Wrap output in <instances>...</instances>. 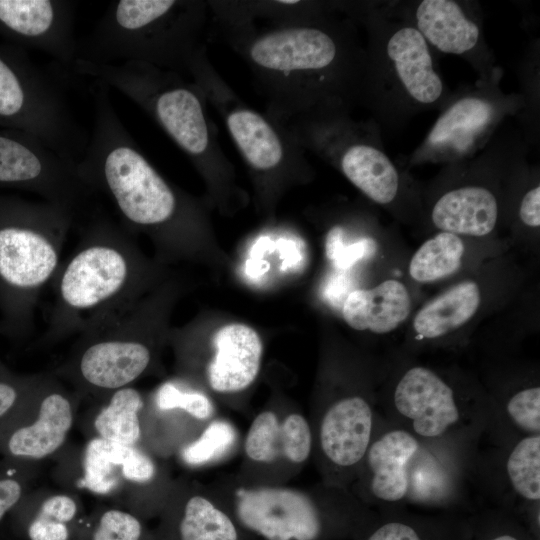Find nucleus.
<instances>
[{
    "label": "nucleus",
    "instance_id": "c85d7f7f",
    "mask_svg": "<svg viewBox=\"0 0 540 540\" xmlns=\"http://www.w3.org/2000/svg\"><path fill=\"white\" fill-rule=\"evenodd\" d=\"M418 31L438 50L462 54L479 38L477 25L466 18L460 6L450 0H424L416 10Z\"/></svg>",
    "mask_w": 540,
    "mask_h": 540
},
{
    "label": "nucleus",
    "instance_id": "58836bf2",
    "mask_svg": "<svg viewBox=\"0 0 540 540\" xmlns=\"http://www.w3.org/2000/svg\"><path fill=\"white\" fill-rule=\"evenodd\" d=\"M144 527L133 513L118 508L104 510L92 531L91 540H143Z\"/></svg>",
    "mask_w": 540,
    "mask_h": 540
},
{
    "label": "nucleus",
    "instance_id": "ea45409f",
    "mask_svg": "<svg viewBox=\"0 0 540 540\" xmlns=\"http://www.w3.org/2000/svg\"><path fill=\"white\" fill-rule=\"evenodd\" d=\"M376 245L371 238H364L346 245L343 228L334 226L327 235L326 255L337 268L347 269L357 261L372 256L376 251Z\"/></svg>",
    "mask_w": 540,
    "mask_h": 540
},
{
    "label": "nucleus",
    "instance_id": "412c9836",
    "mask_svg": "<svg viewBox=\"0 0 540 540\" xmlns=\"http://www.w3.org/2000/svg\"><path fill=\"white\" fill-rule=\"evenodd\" d=\"M411 299L405 285L386 280L372 289H357L348 294L342 315L353 329L384 334L397 328L409 315Z\"/></svg>",
    "mask_w": 540,
    "mask_h": 540
},
{
    "label": "nucleus",
    "instance_id": "9d476101",
    "mask_svg": "<svg viewBox=\"0 0 540 540\" xmlns=\"http://www.w3.org/2000/svg\"><path fill=\"white\" fill-rule=\"evenodd\" d=\"M384 419L433 443L477 445L490 417V406L462 402L435 371L409 368L397 381Z\"/></svg>",
    "mask_w": 540,
    "mask_h": 540
},
{
    "label": "nucleus",
    "instance_id": "72a5a7b5",
    "mask_svg": "<svg viewBox=\"0 0 540 540\" xmlns=\"http://www.w3.org/2000/svg\"><path fill=\"white\" fill-rule=\"evenodd\" d=\"M466 519L467 540L536 539V534L528 525L509 509L489 510Z\"/></svg>",
    "mask_w": 540,
    "mask_h": 540
},
{
    "label": "nucleus",
    "instance_id": "2eb2a0df",
    "mask_svg": "<svg viewBox=\"0 0 540 540\" xmlns=\"http://www.w3.org/2000/svg\"><path fill=\"white\" fill-rule=\"evenodd\" d=\"M478 445L420 441L409 468L404 506L453 513L472 480Z\"/></svg>",
    "mask_w": 540,
    "mask_h": 540
},
{
    "label": "nucleus",
    "instance_id": "e433bc0d",
    "mask_svg": "<svg viewBox=\"0 0 540 540\" xmlns=\"http://www.w3.org/2000/svg\"><path fill=\"white\" fill-rule=\"evenodd\" d=\"M37 464L2 457L0 459V522L31 491Z\"/></svg>",
    "mask_w": 540,
    "mask_h": 540
},
{
    "label": "nucleus",
    "instance_id": "4be33fe9",
    "mask_svg": "<svg viewBox=\"0 0 540 540\" xmlns=\"http://www.w3.org/2000/svg\"><path fill=\"white\" fill-rule=\"evenodd\" d=\"M387 54L413 99L429 104L440 97L442 81L433 69L427 42L416 28L397 30L388 41Z\"/></svg>",
    "mask_w": 540,
    "mask_h": 540
},
{
    "label": "nucleus",
    "instance_id": "a211bd4d",
    "mask_svg": "<svg viewBox=\"0 0 540 540\" xmlns=\"http://www.w3.org/2000/svg\"><path fill=\"white\" fill-rule=\"evenodd\" d=\"M380 415L361 395L330 403L320 417L318 446L325 462L340 474H357Z\"/></svg>",
    "mask_w": 540,
    "mask_h": 540
},
{
    "label": "nucleus",
    "instance_id": "473e14b6",
    "mask_svg": "<svg viewBox=\"0 0 540 540\" xmlns=\"http://www.w3.org/2000/svg\"><path fill=\"white\" fill-rule=\"evenodd\" d=\"M465 247L460 237L440 232L424 242L413 255L409 273L418 282H431L456 272Z\"/></svg>",
    "mask_w": 540,
    "mask_h": 540
},
{
    "label": "nucleus",
    "instance_id": "c756f323",
    "mask_svg": "<svg viewBox=\"0 0 540 540\" xmlns=\"http://www.w3.org/2000/svg\"><path fill=\"white\" fill-rule=\"evenodd\" d=\"M480 290L473 281L461 282L427 303L413 320L422 338L444 336L467 323L480 305Z\"/></svg>",
    "mask_w": 540,
    "mask_h": 540
},
{
    "label": "nucleus",
    "instance_id": "20e7f679",
    "mask_svg": "<svg viewBox=\"0 0 540 540\" xmlns=\"http://www.w3.org/2000/svg\"><path fill=\"white\" fill-rule=\"evenodd\" d=\"M209 20L207 1L119 0L78 43L77 59L140 62L187 75Z\"/></svg>",
    "mask_w": 540,
    "mask_h": 540
},
{
    "label": "nucleus",
    "instance_id": "393cba45",
    "mask_svg": "<svg viewBox=\"0 0 540 540\" xmlns=\"http://www.w3.org/2000/svg\"><path fill=\"white\" fill-rule=\"evenodd\" d=\"M145 406L142 393L132 386L118 389L97 400L87 421L89 438L128 446L141 445Z\"/></svg>",
    "mask_w": 540,
    "mask_h": 540
},
{
    "label": "nucleus",
    "instance_id": "7ed1b4c3",
    "mask_svg": "<svg viewBox=\"0 0 540 540\" xmlns=\"http://www.w3.org/2000/svg\"><path fill=\"white\" fill-rule=\"evenodd\" d=\"M143 277V261L126 233L95 222L51 283L45 341L79 335L125 310L138 301Z\"/></svg>",
    "mask_w": 540,
    "mask_h": 540
},
{
    "label": "nucleus",
    "instance_id": "f03ea898",
    "mask_svg": "<svg viewBox=\"0 0 540 540\" xmlns=\"http://www.w3.org/2000/svg\"><path fill=\"white\" fill-rule=\"evenodd\" d=\"M94 92V125L78 161L89 186L104 193L125 225L168 232L182 226L190 205L147 159L110 102L106 86Z\"/></svg>",
    "mask_w": 540,
    "mask_h": 540
},
{
    "label": "nucleus",
    "instance_id": "9b49d317",
    "mask_svg": "<svg viewBox=\"0 0 540 540\" xmlns=\"http://www.w3.org/2000/svg\"><path fill=\"white\" fill-rule=\"evenodd\" d=\"M0 120L78 161L87 141L56 84L23 57L0 51Z\"/></svg>",
    "mask_w": 540,
    "mask_h": 540
},
{
    "label": "nucleus",
    "instance_id": "f257e3e1",
    "mask_svg": "<svg viewBox=\"0 0 540 540\" xmlns=\"http://www.w3.org/2000/svg\"><path fill=\"white\" fill-rule=\"evenodd\" d=\"M319 20L264 28L238 14L213 20L218 34L247 64L266 112L278 120L335 112L349 87L348 47Z\"/></svg>",
    "mask_w": 540,
    "mask_h": 540
},
{
    "label": "nucleus",
    "instance_id": "b1692460",
    "mask_svg": "<svg viewBox=\"0 0 540 540\" xmlns=\"http://www.w3.org/2000/svg\"><path fill=\"white\" fill-rule=\"evenodd\" d=\"M163 540H239L235 519L207 497L193 494L170 505Z\"/></svg>",
    "mask_w": 540,
    "mask_h": 540
},
{
    "label": "nucleus",
    "instance_id": "0eeeda50",
    "mask_svg": "<svg viewBox=\"0 0 540 540\" xmlns=\"http://www.w3.org/2000/svg\"><path fill=\"white\" fill-rule=\"evenodd\" d=\"M72 215L45 200L0 204V281L15 292L25 311L61 265Z\"/></svg>",
    "mask_w": 540,
    "mask_h": 540
},
{
    "label": "nucleus",
    "instance_id": "cd10ccee",
    "mask_svg": "<svg viewBox=\"0 0 540 540\" xmlns=\"http://www.w3.org/2000/svg\"><path fill=\"white\" fill-rule=\"evenodd\" d=\"M338 163L346 178L373 201L387 204L395 198L399 176L381 150L363 142H352L341 147Z\"/></svg>",
    "mask_w": 540,
    "mask_h": 540
},
{
    "label": "nucleus",
    "instance_id": "39448f33",
    "mask_svg": "<svg viewBox=\"0 0 540 540\" xmlns=\"http://www.w3.org/2000/svg\"><path fill=\"white\" fill-rule=\"evenodd\" d=\"M75 73L111 87L145 111L208 178L231 174L207 101L191 79L140 62L97 64L76 59Z\"/></svg>",
    "mask_w": 540,
    "mask_h": 540
},
{
    "label": "nucleus",
    "instance_id": "4c0bfd02",
    "mask_svg": "<svg viewBox=\"0 0 540 540\" xmlns=\"http://www.w3.org/2000/svg\"><path fill=\"white\" fill-rule=\"evenodd\" d=\"M153 405L157 412L178 410L195 420H206L213 413V405L205 394L183 389L174 382L158 387Z\"/></svg>",
    "mask_w": 540,
    "mask_h": 540
},
{
    "label": "nucleus",
    "instance_id": "6ab92c4d",
    "mask_svg": "<svg viewBox=\"0 0 540 540\" xmlns=\"http://www.w3.org/2000/svg\"><path fill=\"white\" fill-rule=\"evenodd\" d=\"M215 354L206 368L212 390L228 394L242 391L256 379L263 347L258 333L248 325L227 324L213 337Z\"/></svg>",
    "mask_w": 540,
    "mask_h": 540
},
{
    "label": "nucleus",
    "instance_id": "dca6fc26",
    "mask_svg": "<svg viewBox=\"0 0 540 540\" xmlns=\"http://www.w3.org/2000/svg\"><path fill=\"white\" fill-rule=\"evenodd\" d=\"M74 7L64 0H0V31L72 68Z\"/></svg>",
    "mask_w": 540,
    "mask_h": 540
},
{
    "label": "nucleus",
    "instance_id": "a19ab883",
    "mask_svg": "<svg viewBox=\"0 0 540 540\" xmlns=\"http://www.w3.org/2000/svg\"><path fill=\"white\" fill-rule=\"evenodd\" d=\"M519 216L522 222L530 227L540 225V187L528 191L520 205Z\"/></svg>",
    "mask_w": 540,
    "mask_h": 540
},
{
    "label": "nucleus",
    "instance_id": "aec40b11",
    "mask_svg": "<svg viewBox=\"0 0 540 540\" xmlns=\"http://www.w3.org/2000/svg\"><path fill=\"white\" fill-rule=\"evenodd\" d=\"M312 446V431L304 416L293 413L280 420L274 412L263 411L252 421L244 449L255 462L282 458L299 464L309 458Z\"/></svg>",
    "mask_w": 540,
    "mask_h": 540
},
{
    "label": "nucleus",
    "instance_id": "a878e982",
    "mask_svg": "<svg viewBox=\"0 0 540 540\" xmlns=\"http://www.w3.org/2000/svg\"><path fill=\"white\" fill-rule=\"evenodd\" d=\"M499 445L504 449L502 481L539 528L540 435L519 436Z\"/></svg>",
    "mask_w": 540,
    "mask_h": 540
},
{
    "label": "nucleus",
    "instance_id": "79ce46f5",
    "mask_svg": "<svg viewBox=\"0 0 540 540\" xmlns=\"http://www.w3.org/2000/svg\"><path fill=\"white\" fill-rule=\"evenodd\" d=\"M535 540H539V539H535Z\"/></svg>",
    "mask_w": 540,
    "mask_h": 540
},
{
    "label": "nucleus",
    "instance_id": "1a4fd4ad",
    "mask_svg": "<svg viewBox=\"0 0 540 540\" xmlns=\"http://www.w3.org/2000/svg\"><path fill=\"white\" fill-rule=\"evenodd\" d=\"M233 518L261 540H358L377 515L362 509L330 512L301 491L261 487L236 491Z\"/></svg>",
    "mask_w": 540,
    "mask_h": 540
},
{
    "label": "nucleus",
    "instance_id": "c9c22d12",
    "mask_svg": "<svg viewBox=\"0 0 540 540\" xmlns=\"http://www.w3.org/2000/svg\"><path fill=\"white\" fill-rule=\"evenodd\" d=\"M235 440L234 427L227 421L215 420L210 422L196 439L180 448L179 457L187 466H202L222 456Z\"/></svg>",
    "mask_w": 540,
    "mask_h": 540
},
{
    "label": "nucleus",
    "instance_id": "f8f14e48",
    "mask_svg": "<svg viewBox=\"0 0 540 540\" xmlns=\"http://www.w3.org/2000/svg\"><path fill=\"white\" fill-rule=\"evenodd\" d=\"M0 184L31 190L71 211L94 192L82 177L78 161L23 131L0 133Z\"/></svg>",
    "mask_w": 540,
    "mask_h": 540
},
{
    "label": "nucleus",
    "instance_id": "4468645a",
    "mask_svg": "<svg viewBox=\"0 0 540 540\" xmlns=\"http://www.w3.org/2000/svg\"><path fill=\"white\" fill-rule=\"evenodd\" d=\"M79 400L55 374H43L29 414L0 435V455L33 464L59 455L75 423Z\"/></svg>",
    "mask_w": 540,
    "mask_h": 540
},
{
    "label": "nucleus",
    "instance_id": "bb28decb",
    "mask_svg": "<svg viewBox=\"0 0 540 540\" xmlns=\"http://www.w3.org/2000/svg\"><path fill=\"white\" fill-rule=\"evenodd\" d=\"M358 540H467V520L454 513L387 511Z\"/></svg>",
    "mask_w": 540,
    "mask_h": 540
},
{
    "label": "nucleus",
    "instance_id": "7c9ffc66",
    "mask_svg": "<svg viewBox=\"0 0 540 540\" xmlns=\"http://www.w3.org/2000/svg\"><path fill=\"white\" fill-rule=\"evenodd\" d=\"M19 505L31 511L26 525L29 540H69L70 523L79 511L75 494L31 490Z\"/></svg>",
    "mask_w": 540,
    "mask_h": 540
},
{
    "label": "nucleus",
    "instance_id": "2f4dec72",
    "mask_svg": "<svg viewBox=\"0 0 540 540\" xmlns=\"http://www.w3.org/2000/svg\"><path fill=\"white\" fill-rule=\"evenodd\" d=\"M492 116L491 105L478 98H465L451 106L435 123L429 136L431 145L466 147Z\"/></svg>",
    "mask_w": 540,
    "mask_h": 540
},
{
    "label": "nucleus",
    "instance_id": "f704fd0d",
    "mask_svg": "<svg viewBox=\"0 0 540 540\" xmlns=\"http://www.w3.org/2000/svg\"><path fill=\"white\" fill-rule=\"evenodd\" d=\"M42 375L24 378L0 376V435L29 414Z\"/></svg>",
    "mask_w": 540,
    "mask_h": 540
},
{
    "label": "nucleus",
    "instance_id": "6e6552de",
    "mask_svg": "<svg viewBox=\"0 0 540 540\" xmlns=\"http://www.w3.org/2000/svg\"><path fill=\"white\" fill-rule=\"evenodd\" d=\"M187 76L220 115L240 157L254 175L279 178L302 171L305 150L282 122L239 97L211 64L206 45L194 57Z\"/></svg>",
    "mask_w": 540,
    "mask_h": 540
},
{
    "label": "nucleus",
    "instance_id": "f3484780",
    "mask_svg": "<svg viewBox=\"0 0 540 540\" xmlns=\"http://www.w3.org/2000/svg\"><path fill=\"white\" fill-rule=\"evenodd\" d=\"M419 446L420 440L412 433L379 417L357 473L362 475L370 502L387 511L405 505L409 468Z\"/></svg>",
    "mask_w": 540,
    "mask_h": 540
},
{
    "label": "nucleus",
    "instance_id": "ddd939ff",
    "mask_svg": "<svg viewBox=\"0 0 540 540\" xmlns=\"http://www.w3.org/2000/svg\"><path fill=\"white\" fill-rule=\"evenodd\" d=\"M64 474L78 489L94 495L135 502L152 485L158 468L142 445H121L91 437L66 459Z\"/></svg>",
    "mask_w": 540,
    "mask_h": 540
},
{
    "label": "nucleus",
    "instance_id": "5701e85b",
    "mask_svg": "<svg viewBox=\"0 0 540 540\" xmlns=\"http://www.w3.org/2000/svg\"><path fill=\"white\" fill-rule=\"evenodd\" d=\"M498 206L484 187L467 186L451 190L438 199L432 210L434 225L443 232L484 236L495 227Z\"/></svg>",
    "mask_w": 540,
    "mask_h": 540
},
{
    "label": "nucleus",
    "instance_id": "423d86ee",
    "mask_svg": "<svg viewBox=\"0 0 540 540\" xmlns=\"http://www.w3.org/2000/svg\"><path fill=\"white\" fill-rule=\"evenodd\" d=\"M148 307L136 301L81 333L55 375L81 399L97 400L141 378L152 365L154 347Z\"/></svg>",
    "mask_w": 540,
    "mask_h": 540
}]
</instances>
